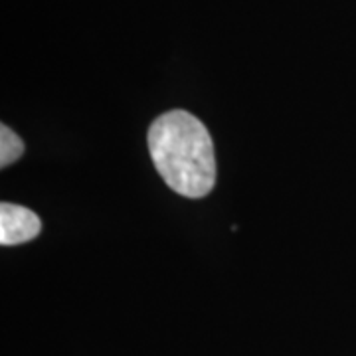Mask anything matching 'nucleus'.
Segmentation results:
<instances>
[{
    "label": "nucleus",
    "instance_id": "3",
    "mask_svg": "<svg viewBox=\"0 0 356 356\" xmlns=\"http://www.w3.org/2000/svg\"><path fill=\"white\" fill-rule=\"evenodd\" d=\"M24 140L8 125H0V166L6 168L24 154Z\"/></svg>",
    "mask_w": 356,
    "mask_h": 356
},
{
    "label": "nucleus",
    "instance_id": "2",
    "mask_svg": "<svg viewBox=\"0 0 356 356\" xmlns=\"http://www.w3.org/2000/svg\"><path fill=\"white\" fill-rule=\"evenodd\" d=\"M42 232V220L30 208L13 202L0 204V243L10 248L32 242Z\"/></svg>",
    "mask_w": 356,
    "mask_h": 356
},
{
    "label": "nucleus",
    "instance_id": "1",
    "mask_svg": "<svg viewBox=\"0 0 356 356\" xmlns=\"http://www.w3.org/2000/svg\"><path fill=\"white\" fill-rule=\"evenodd\" d=\"M156 172L172 192L198 200L216 184V153L210 131L184 109L159 115L147 133Z\"/></svg>",
    "mask_w": 356,
    "mask_h": 356
}]
</instances>
